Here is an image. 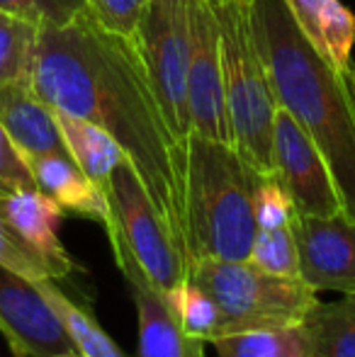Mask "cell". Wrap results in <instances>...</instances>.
<instances>
[{"label":"cell","instance_id":"cell-1","mask_svg":"<svg viewBox=\"0 0 355 357\" xmlns=\"http://www.w3.org/2000/svg\"><path fill=\"white\" fill-rule=\"evenodd\" d=\"M29 83L49 107L98 124L122 146L190 263L183 142L163 117L137 44L107 32L90 13L63 27H39Z\"/></svg>","mask_w":355,"mask_h":357},{"label":"cell","instance_id":"cell-2","mask_svg":"<svg viewBox=\"0 0 355 357\" xmlns=\"http://www.w3.org/2000/svg\"><path fill=\"white\" fill-rule=\"evenodd\" d=\"M248 3L275 102L324 155L343 212L355 219V61H326L299 32L285 0Z\"/></svg>","mask_w":355,"mask_h":357},{"label":"cell","instance_id":"cell-3","mask_svg":"<svg viewBox=\"0 0 355 357\" xmlns=\"http://www.w3.org/2000/svg\"><path fill=\"white\" fill-rule=\"evenodd\" d=\"M183 212L190 265L197 260H248L261 180L229 144L188 134L183 142Z\"/></svg>","mask_w":355,"mask_h":357},{"label":"cell","instance_id":"cell-4","mask_svg":"<svg viewBox=\"0 0 355 357\" xmlns=\"http://www.w3.org/2000/svg\"><path fill=\"white\" fill-rule=\"evenodd\" d=\"M212 8L219 24V49L234 149L261 175H275L273 122L278 102L258 49L251 3L212 0Z\"/></svg>","mask_w":355,"mask_h":357},{"label":"cell","instance_id":"cell-5","mask_svg":"<svg viewBox=\"0 0 355 357\" xmlns=\"http://www.w3.org/2000/svg\"><path fill=\"white\" fill-rule=\"evenodd\" d=\"M214 299L219 335L302 326L319 306V291L302 278L261 270L251 260H197L190 278Z\"/></svg>","mask_w":355,"mask_h":357},{"label":"cell","instance_id":"cell-6","mask_svg":"<svg viewBox=\"0 0 355 357\" xmlns=\"http://www.w3.org/2000/svg\"><path fill=\"white\" fill-rule=\"evenodd\" d=\"M105 197L109 204V224L105 229L109 245L132 255L144 278L163 294L185 282L190 278L188 258L153 207L129 158L112 170Z\"/></svg>","mask_w":355,"mask_h":357},{"label":"cell","instance_id":"cell-7","mask_svg":"<svg viewBox=\"0 0 355 357\" xmlns=\"http://www.w3.org/2000/svg\"><path fill=\"white\" fill-rule=\"evenodd\" d=\"M134 44L146 66L168 127L178 142H185L190 134V0H146Z\"/></svg>","mask_w":355,"mask_h":357},{"label":"cell","instance_id":"cell-8","mask_svg":"<svg viewBox=\"0 0 355 357\" xmlns=\"http://www.w3.org/2000/svg\"><path fill=\"white\" fill-rule=\"evenodd\" d=\"M188 117L190 134L234 146L212 0H190Z\"/></svg>","mask_w":355,"mask_h":357},{"label":"cell","instance_id":"cell-9","mask_svg":"<svg viewBox=\"0 0 355 357\" xmlns=\"http://www.w3.org/2000/svg\"><path fill=\"white\" fill-rule=\"evenodd\" d=\"M273 168L292 199L294 214L331 216L343 212L341 195L324 155L282 107L275 109L273 122Z\"/></svg>","mask_w":355,"mask_h":357},{"label":"cell","instance_id":"cell-10","mask_svg":"<svg viewBox=\"0 0 355 357\" xmlns=\"http://www.w3.org/2000/svg\"><path fill=\"white\" fill-rule=\"evenodd\" d=\"M299 253V278L314 291H355V219L346 212L331 216L292 214Z\"/></svg>","mask_w":355,"mask_h":357},{"label":"cell","instance_id":"cell-11","mask_svg":"<svg viewBox=\"0 0 355 357\" xmlns=\"http://www.w3.org/2000/svg\"><path fill=\"white\" fill-rule=\"evenodd\" d=\"M0 331L15 357L76 353L66 328L34 282L0 265Z\"/></svg>","mask_w":355,"mask_h":357},{"label":"cell","instance_id":"cell-12","mask_svg":"<svg viewBox=\"0 0 355 357\" xmlns=\"http://www.w3.org/2000/svg\"><path fill=\"white\" fill-rule=\"evenodd\" d=\"M112 253L137 311V357H207V343L185 333L166 294L144 278L132 255L119 248Z\"/></svg>","mask_w":355,"mask_h":357},{"label":"cell","instance_id":"cell-13","mask_svg":"<svg viewBox=\"0 0 355 357\" xmlns=\"http://www.w3.org/2000/svg\"><path fill=\"white\" fill-rule=\"evenodd\" d=\"M0 214L17 238L47 263L54 280L68 278L73 270H78L76 260L59 238V224L66 212L49 195L37 188L8 192L0 190Z\"/></svg>","mask_w":355,"mask_h":357},{"label":"cell","instance_id":"cell-14","mask_svg":"<svg viewBox=\"0 0 355 357\" xmlns=\"http://www.w3.org/2000/svg\"><path fill=\"white\" fill-rule=\"evenodd\" d=\"M0 127L24 160L52 153L68 155L56 112L39 98L29 80L0 85Z\"/></svg>","mask_w":355,"mask_h":357},{"label":"cell","instance_id":"cell-15","mask_svg":"<svg viewBox=\"0 0 355 357\" xmlns=\"http://www.w3.org/2000/svg\"><path fill=\"white\" fill-rule=\"evenodd\" d=\"M32 170V178L37 190L54 199L63 212L83 216L103 229L109 224V204L105 197V190L95 185L93 180L71 160V155H37L27 158Z\"/></svg>","mask_w":355,"mask_h":357},{"label":"cell","instance_id":"cell-16","mask_svg":"<svg viewBox=\"0 0 355 357\" xmlns=\"http://www.w3.org/2000/svg\"><path fill=\"white\" fill-rule=\"evenodd\" d=\"M299 32L326 61L353 63L355 15L341 0H285Z\"/></svg>","mask_w":355,"mask_h":357},{"label":"cell","instance_id":"cell-17","mask_svg":"<svg viewBox=\"0 0 355 357\" xmlns=\"http://www.w3.org/2000/svg\"><path fill=\"white\" fill-rule=\"evenodd\" d=\"M54 112H56L59 129H61L63 144H66L71 160L95 185L105 190L112 170L127 158L122 146L114 142L105 129H100L98 124L88 122V119L73 117V114L59 112V109H54Z\"/></svg>","mask_w":355,"mask_h":357},{"label":"cell","instance_id":"cell-18","mask_svg":"<svg viewBox=\"0 0 355 357\" xmlns=\"http://www.w3.org/2000/svg\"><path fill=\"white\" fill-rule=\"evenodd\" d=\"M39 289V294L47 299V304L54 309V314L59 316L61 326L66 328L68 338H71L73 348L81 357H127L119 350V345L109 338L103 331V326L93 319V314L86 311L83 306H78L61 287L56 284V280H39L34 282Z\"/></svg>","mask_w":355,"mask_h":357},{"label":"cell","instance_id":"cell-19","mask_svg":"<svg viewBox=\"0 0 355 357\" xmlns=\"http://www.w3.org/2000/svg\"><path fill=\"white\" fill-rule=\"evenodd\" d=\"M217 357H312L309 326L222 335L209 343Z\"/></svg>","mask_w":355,"mask_h":357},{"label":"cell","instance_id":"cell-20","mask_svg":"<svg viewBox=\"0 0 355 357\" xmlns=\"http://www.w3.org/2000/svg\"><path fill=\"white\" fill-rule=\"evenodd\" d=\"M307 326L312 357H355V291L338 301H319Z\"/></svg>","mask_w":355,"mask_h":357},{"label":"cell","instance_id":"cell-21","mask_svg":"<svg viewBox=\"0 0 355 357\" xmlns=\"http://www.w3.org/2000/svg\"><path fill=\"white\" fill-rule=\"evenodd\" d=\"M37 37V24L0 13V85L32 78Z\"/></svg>","mask_w":355,"mask_h":357},{"label":"cell","instance_id":"cell-22","mask_svg":"<svg viewBox=\"0 0 355 357\" xmlns=\"http://www.w3.org/2000/svg\"><path fill=\"white\" fill-rule=\"evenodd\" d=\"M166 299L171 304L173 314H176L178 324L183 326V331L190 338L204 340L209 345L219 335L217 304L192 280H185L178 287H173L171 291H166Z\"/></svg>","mask_w":355,"mask_h":357},{"label":"cell","instance_id":"cell-23","mask_svg":"<svg viewBox=\"0 0 355 357\" xmlns=\"http://www.w3.org/2000/svg\"><path fill=\"white\" fill-rule=\"evenodd\" d=\"M248 260L261 270L285 278H299V253L292 234V221L275 229H258Z\"/></svg>","mask_w":355,"mask_h":357},{"label":"cell","instance_id":"cell-24","mask_svg":"<svg viewBox=\"0 0 355 357\" xmlns=\"http://www.w3.org/2000/svg\"><path fill=\"white\" fill-rule=\"evenodd\" d=\"M0 13L27 20L37 27H63L88 13L86 0H0Z\"/></svg>","mask_w":355,"mask_h":357},{"label":"cell","instance_id":"cell-25","mask_svg":"<svg viewBox=\"0 0 355 357\" xmlns=\"http://www.w3.org/2000/svg\"><path fill=\"white\" fill-rule=\"evenodd\" d=\"M0 265L8 270H13L15 275L29 280V282H39V280H54L52 270L47 268L42 258L37 253L27 248L22 241L17 238L13 229L8 226V221L0 214Z\"/></svg>","mask_w":355,"mask_h":357},{"label":"cell","instance_id":"cell-26","mask_svg":"<svg viewBox=\"0 0 355 357\" xmlns=\"http://www.w3.org/2000/svg\"><path fill=\"white\" fill-rule=\"evenodd\" d=\"M294 207L275 175H261L253 195V216L258 229H275L292 221Z\"/></svg>","mask_w":355,"mask_h":357},{"label":"cell","instance_id":"cell-27","mask_svg":"<svg viewBox=\"0 0 355 357\" xmlns=\"http://www.w3.org/2000/svg\"><path fill=\"white\" fill-rule=\"evenodd\" d=\"M86 3L95 22L103 24L107 32H114L134 42L146 0H86Z\"/></svg>","mask_w":355,"mask_h":357},{"label":"cell","instance_id":"cell-28","mask_svg":"<svg viewBox=\"0 0 355 357\" xmlns=\"http://www.w3.org/2000/svg\"><path fill=\"white\" fill-rule=\"evenodd\" d=\"M37 188L29 170L27 160L17 151V146L10 142L8 132L0 127V190H29Z\"/></svg>","mask_w":355,"mask_h":357},{"label":"cell","instance_id":"cell-29","mask_svg":"<svg viewBox=\"0 0 355 357\" xmlns=\"http://www.w3.org/2000/svg\"><path fill=\"white\" fill-rule=\"evenodd\" d=\"M54 357H81L78 353H63V355H54Z\"/></svg>","mask_w":355,"mask_h":357},{"label":"cell","instance_id":"cell-30","mask_svg":"<svg viewBox=\"0 0 355 357\" xmlns=\"http://www.w3.org/2000/svg\"><path fill=\"white\" fill-rule=\"evenodd\" d=\"M20 357H22V355H20Z\"/></svg>","mask_w":355,"mask_h":357}]
</instances>
